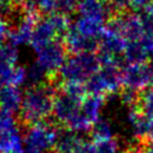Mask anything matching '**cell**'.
<instances>
[{"instance_id":"6da1fadb","label":"cell","mask_w":153,"mask_h":153,"mask_svg":"<svg viewBox=\"0 0 153 153\" xmlns=\"http://www.w3.org/2000/svg\"><path fill=\"white\" fill-rule=\"evenodd\" d=\"M57 91L53 81L37 86H30L24 94L20 107V121L22 124L43 122L53 114L54 101Z\"/></svg>"},{"instance_id":"7a4b0ae2","label":"cell","mask_w":153,"mask_h":153,"mask_svg":"<svg viewBox=\"0 0 153 153\" xmlns=\"http://www.w3.org/2000/svg\"><path fill=\"white\" fill-rule=\"evenodd\" d=\"M101 60L94 53L73 54L66 58L65 63L58 71L60 83H84L101 68Z\"/></svg>"},{"instance_id":"3957f363","label":"cell","mask_w":153,"mask_h":153,"mask_svg":"<svg viewBox=\"0 0 153 153\" xmlns=\"http://www.w3.org/2000/svg\"><path fill=\"white\" fill-rule=\"evenodd\" d=\"M59 135L57 130L51 123L38 122L28 126L25 133L26 153H44L56 148Z\"/></svg>"},{"instance_id":"277c9868","label":"cell","mask_w":153,"mask_h":153,"mask_svg":"<svg viewBox=\"0 0 153 153\" xmlns=\"http://www.w3.org/2000/svg\"><path fill=\"white\" fill-rule=\"evenodd\" d=\"M89 94L112 95L119 92L122 85V77L120 65H102L100 71L89 77L85 83Z\"/></svg>"},{"instance_id":"5b68a950","label":"cell","mask_w":153,"mask_h":153,"mask_svg":"<svg viewBox=\"0 0 153 153\" xmlns=\"http://www.w3.org/2000/svg\"><path fill=\"white\" fill-rule=\"evenodd\" d=\"M122 85L135 91L153 86V68L145 63H128L121 69Z\"/></svg>"},{"instance_id":"8992f818","label":"cell","mask_w":153,"mask_h":153,"mask_svg":"<svg viewBox=\"0 0 153 153\" xmlns=\"http://www.w3.org/2000/svg\"><path fill=\"white\" fill-rule=\"evenodd\" d=\"M66 53L67 49L65 45L56 39L46 46H44L38 51H36L37 55L36 62L48 73V75L54 81L56 79V75L59 68L63 66L66 60Z\"/></svg>"},{"instance_id":"52a82bcc","label":"cell","mask_w":153,"mask_h":153,"mask_svg":"<svg viewBox=\"0 0 153 153\" xmlns=\"http://www.w3.org/2000/svg\"><path fill=\"white\" fill-rule=\"evenodd\" d=\"M24 16L18 22L17 27L13 30H10V34L8 36L9 43H11L15 46H22L26 44H30L34 29L36 24L40 19V13L34 9L29 10H22Z\"/></svg>"},{"instance_id":"ba28073f","label":"cell","mask_w":153,"mask_h":153,"mask_svg":"<svg viewBox=\"0 0 153 153\" xmlns=\"http://www.w3.org/2000/svg\"><path fill=\"white\" fill-rule=\"evenodd\" d=\"M82 102V98L74 97L60 91V93H57L54 101L53 116L55 121L65 126L75 115L81 112Z\"/></svg>"},{"instance_id":"9c48e42d","label":"cell","mask_w":153,"mask_h":153,"mask_svg":"<svg viewBox=\"0 0 153 153\" xmlns=\"http://www.w3.org/2000/svg\"><path fill=\"white\" fill-rule=\"evenodd\" d=\"M65 47L71 54H82V53H94L98 48V40L83 36L71 26L64 36Z\"/></svg>"},{"instance_id":"30bf717a","label":"cell","mask_w":153,"mask_h":153,"mask_svg":"<svg viewBox=\"0 0 153 153\" xmlns=\"http://www.w3.org/2000/svg\"><path fill=\"white\" fill-rule=\"evenodd\" d=\"M18 58L17 46L11 43L0 44V89L9 84V76L16 67Z\"/></svg>"},{"instance_id":"8fae6325","label":"cell","mask_w":153,"mask_h":153,"mask_svg":"<svg viewBox=\"0 0 153 153\" xmlns=\"http://www.w3.org/2000/svg\"><path fill=\"white\" fill-rule=\"evenodd\" d=\"M57 37H58V34L54 28L51 22L49 20V18H40L35 26L30 46L36 53L39 49H42L44 46H46L49 43L56 40Z\"/></svg>"},{"instance_id":"7c38bea8","label":"cell","mask_w":153,"mask_h":153,"mask_svg":"<svg viewBox=\"0 0 153 153\" xmlns=\"http://www.w3.org/2000/svg\"><path fill=\"white\" fill-rule=\"evenodd\" d=\"M128 124L132 128V133L136 140L139 141H146V136H148V131H149V126L151 123V120H149L143 112L141 111L140 105H133V106L128 107Z\"/></svg>"},{"instance_id":"4fadbf2b","label":"cell","mask_w":153,"mask_h":153,"mask_svg":"<svg viewBox=\"0 0 153 153\" xmlns=\"http://www.w3.org/2000/svg\"><path fill=\"white\" fill-rule=\"evenodd\" d=\"M72 26L77 33H79L83 36L100 39L103 30L105 28V20L86 17V16H79Z\"/></svg>"},{"instance_id":"5bb4252c","label":"cell","mask_w":153,"mask_h":153,"mask_svg":"<svg viewBox=\"0 0 153 153\" xmlns=\"http://www.w3.org/2000/svg\"><path fill=\"white\" fill-rule=\"evenodd\" d=\"M78 13L81 16L97 18L102 20H108L113 13L112 8L107 7L105 2L101 0H81L78 2Z\"/></svg>"},{"instance_id":"9a60e30c","label":"cell","mask_w":153,"mask_h":153,"mask_svg":"<svg viewBox=\"0 0 153 153\" xmlns=\"http://www.w3.org/2000/svg\"><path fill=\"white\" fill-rule=\"evenodd\" d=\"M24 95L18 86L6 85L0 89V110L16 113L20 111Z\"/></svg>"},{"instance_id":"2e32d148","label":"cell","mask_w":153,"mask_h":153,"mask_svg":"<svg viewBox=\"0 0 153 153\" xmlns=\"http://www.w3.org/2000/svg\"><path fill=\"white\" fill-rule=\"evenodd\" d=\"M26 146L19 128L7 133H0V153H25Z\"/></svg>"},{"instance_id":"e0dca14e","label":"cell","mask_w":153,"mask_h":153,"mask_svg":"<svg viewBox=\"0 0 153 153\" xmlns=\"http://www.w3.org/2000/svg\"><path fill=\"white\" fill-rule=\"evenodd\" d=\"M105 103V96L100 94H89L88 96H85L82 102V112L85 116L92 122L95 123L100 120V115L102 112V108Z\"/></svg>"},{"instance_id":"ac0fdd59","label":"cell","mask_w":153,"mask_h":153,"mask_svg":"<svg viewBox=\"0 0 153 153\" xmlns=\"http://www.w3.org/2000/svg\"><path fill=\"white\" fill-rule=\"evenodd\" d=\"M150 56L151 53L148 51L141 39L128 42L123 54L124 59L128 63H144Z\"/></svg>"},{"instance_id":"d6986e66","label":"cell","mask_w":153,"mask_h":153,"mask_svg":"<svg viewBox=\"0 0 153 153\" xmlns=\"http://www.w3.org/2000/svg\"><path fill=\"white\" fill-rule=\"evenodd\" d=\"M78 133L71 131V130H63L59 131L58 141L56 144V150L58 153H74L76 148L81 144L84 139L77 135Z\"/></svg>"},{"instance_id":"ffe728a7","label":"cell","mask_w":153,"mask_h":153,"mask_svg":"<svg viewBox=\"0 0 153 153\" xmlns=\"http://www.w3.org/2000/svg\"><path fill=\"white\" fill-rule=\"evenodd\" d=\"M51 81H53L51 77L37 62L27 67V83L30 86L42 85Z\"/></svg>"},{"instance_id":"44dd1931","label":"cell","mask_w":153,"mask_h":153,"mask_svg":"<svg viewBox=\"0 0 153 153\" xmlns=\"http://www.w3.org/2000/svg\"><path fill=\"white\" fill-rule=\"evenodd\" d=\"M91 136L94 140V142H101V141L113 139L112 125L106 120H97L91 128Z\"/></svg>"},{"instance_id":"7402d4cb","label":"cell","mask_w":153,"mask_h":153,"mask_svg":"<svg viewBox=\"0 0 153 153\" xmlns=\"http://www.w3.org/2000/svg\"><path fill=\"white\" fill-rule=\"evenodd\" d=\"M48 18H49V20L51 22L54 28L57 31L58 37L59 36H65V34L67 33V30L69 29V27L72 26L68 16L63 15V13H51V15H48Z\"/></svg>"},{"instance_id":"603a6c76","label":"cell","mask_w":153,"mask_h":153,"mask_svg":"<svg viewBox=\"0 0 153 153\" xmlns=\"http://www.w3.org/2000/svg\"><path fill=\"white\" fill-rule=\"evenodd\" d=\"M139 105L143 114L149 120L153 121V86L141 94Z\"/></svg>"},{"instance_id":"cb8c5ba5","label":"cell","mask_w":153,"mask_h":153,"mask_svg":"<svg viewBox=\"0 0 153 153\" xmlns=\"http://www.w3.org/2000/svg\"><path fill=\"white\" fill-rule=\"evenodd\" d=\"M18 130L17 120L13 117V113L0 110V133H7Z\"/></svg>"},{"instance_id":"d4e9b609","label":"cell","mask_w":153,"mask_h":153,"mask_svg":"<svg viewBox=\"0 0 153 153\" xmlns=\"http://www.w3.org/2000/svg\"><path fill=\"white\" fill-rule=\"evenodd\" d=\"M140 97L141 94H139V91L128 88V87H124V89H122L120 93V100L122 101L123 104H125L128 107L133 106V105H137L140 102Z\"/></svg>"},{"instance_id":"484cf974","label":"cell","mask_w":153,"mask_h":153,"mask_svg":"<svg viewBox=\"0 0 153 153\" xmlns=\"http://www.w3.org/2000/svg\"><path fill=\"white\" fill-rule=\"evenodd\" d=\"M27 83V68L22 66H16L9 76V85L20 87Z\"/></svg>"},{"instance_id":"4316f807","label":"cell","mask_w":153,"mask_h":153,"mask_svg":"<svg viewBox=\"0 0 153 153\" xmlns=\"http://www.w3.org/2000/svg\"><path fill=\"white\" fill-rule=\"evenodd\" d=\"M120 144L114 139L95 142V153H119Z\"/></svg>"},{"instance_id":"83f0119b","label":"cell","mask_w":153,"mask_h":153,"mask_svg":"<svg viewBox=\"0 0 153 153\" xmlns=\"http://www.w3.org/2000/svg\"><path fill=\"white\" fill-rule=\"evenodd\" d=\"M77 8H78L77 0H56V13L69 16Z\"/></svg>"},{"instance_id":"f1b7e54d","label":"cell","mask_w":153,"mask_h":153,"mask_svg":"<svg viewBox=\"0 0 153 153\" xmlns=\"http://www.w3.org/2000/svg\"><path fill=\"white\" fill-rule=\"evenodd\" d=\"M141 18H142V22H143L145 35L153 36V13L144 9V11L141 13Z\"/></svg>"},{"instance_id":"f546056e","label":"cell","mask_w":153,"mask_h":153,"mask_svg":"<svg viewBox=\"0 0 153 153\" xmlns=\"http://www.w3.org/2000/svg\"><path fill=\"white\" fill-rule=\"evenodd\" d=\"M110 2L113 13H123L128 7H131L130 0H110Z\"/></svg>"},{"instance_id":"4dcf8cb0","label":"cell","mask_w":153,"mask_h":153,"mask_svg":"<svg viewBox=\"0 0 153 153\" xmlns=\"http://www.w3.org/2000/svg\"><path fill=\"white\" fill-rule=\"evenodd\" d=\"M74 153H95V144H92L91 142L83 140L81 144L74 151Z\"/></svg>"},{"instance_id":"1f68e13d","label":"cell","mask_w":153,"mask_h":153,"mask_svg":"<svg viewBox=\"0 0 153 153\" xmlns=\"http://www.w3.org/2000/svg\"><path fill=\"white\" fill-rule=\"evenodd\" d=\"M9 34H10V29H9L8 22H6V19L0 15V44L6 38H8Z\"/></svg>"},{"instance_id":"d6a6232c","label":"cell","mask_w":153,"mask_h":153,"mask_svg":"<svg viewBox=\"0 0 153 153\" xmlns=\"http://www.w3.org/2000/svg\"><path fill=\"white\" fill-rule=\"evenodd\" d=\"M152 1L153 0H130V4L133 9L139 10V9H146Z\"/></svg>"},{"instance_id":"836d02e7","label":"cell","mask_w":153,"mask_h":153,"mask_svg":"<svg viewBox=\"0 0 153 153\" xmlns=\"http://www.w3.org/2000/svg\"><path fill=\"white\" fill-rule=\"evenodd\" d=\"M146 141L150 143H153V121H151L149 126V131H148V136H146Z\"/></svg>"},{"instance_id":"e575fe53","label":"cell","mask_w":153,"mask_h":153,"mask_svg":"<svg viewBox=\"0 0 153 153\" xmlns=\"http://www.w3.org/2000/svg\"><path fill=\"white\" fill-rule=\"evenodd\" d=\"M141 153H153V143L149 142V144L143 146L142 150H141Z\"/></svg>"},{"instance_id":"d590c367","label":"cell","mask_w":153,"mask_h":153,"mask_svg":"<svg viewBox=\"0 0 153 153\" xmlns=\"http://www.w3.org/2000/svg\"><path fill=\"white\" fill-rule=\"evenodd\" d=\"M141 150L140 148H137V146H131L130 149H128L125 152L123 153H141Z\"/></svg>"},{"instance_id":"8d00e7d4","label":"cell","mask_w":153,"mask_h":153,"mask_svg":"<svg viewBox=\"0 0 153 153\" xmlns=\"http://www.w3.org/2000/svg\"><path fill=\"white\" fill-rule=\"evenodd\" d=\"M27 0H10V2L13 4V7H17V6H22L24 2H26Z\"/></svg>"},{"instance_id":"74e56055","label":"cell","mask_w":153,"mask_h":153,"mask_svg":"<svg viewBox=\"0 0 153 153\" xmlns=\"http://www.w3.org/2000/svg\"><path fill=\"white\" fill-rule=\"evenodd\" d=\"M145 10H148V11H150V13H153V1L151 2V4H150L148 8L145 9Z\"/></svg>"},{"instance_id":"f35d334b","label":"cell","mask_w":153,"mask_h":153,"mask_svg":"<svg viewBox=\"0 0 153 153\" xmlns=\"http://www.w3.org/2000/svg\"><path fill=\"white\" fill-rule=\"evenodd\" d=\"M150 65H151L153 68V53L151 54V56H150Z\"/></svg>"},{"instance_id":"ab89813d","label":"cell","mask_w":153,"mask_h":153,"mask_svg":"<svg viewBox=\"0 0 153 153\" xmlns=\"http://www.w3.org/2000/svg\"><path fill=\"white\" fill-rule=\"evenodd\" d=\"M2 4H4V0H0V8L2 7Z\"/></svg>"},{"instance_id":"60d3db41","label":"cell","mask_w":153,"mask_h":153,"mask_svg":"<svg viewBox=\"0 0 153 153\" xmlns=\"http://www.w3.org/2000/svg\"><path fill=\"white\" fill-rule=\"evenodd\" d=\"M101 1H103V2H106V1H108V0H101Z\"/></svg>"},{"instance_id":"b9f144b4","label":"cell","mask_w":153,"mask_h":153,"mask_svg":"<svg viewBox=\"0 0 153 153\" xmlns=\"http://www.w3.org/2000/svg\"><path fill=\"white\" fill-rule=\"evenodd\" d=\"M44 153H51V152H49V151H48V152H44Z\"/></svg>"}]
</instances>
